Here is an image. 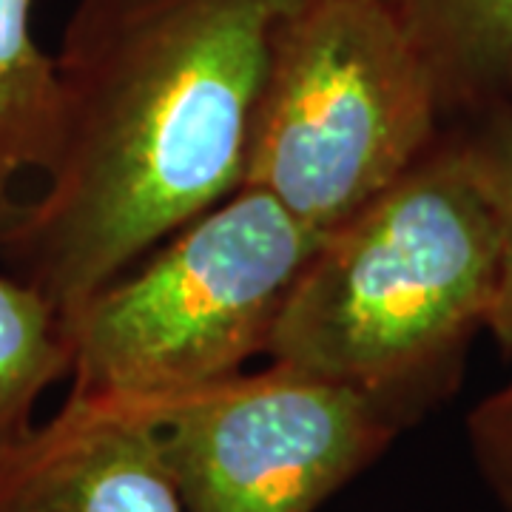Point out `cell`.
Returning <instances> with one entry per match:
<instances>
[{
	"label": "cell",
	"instance_id": "cell-1",
	"mask_svg": "<svg viewBox=\"0 0 512 512\" xmlns=\"http://www.w3.org/2000/svg\"><path fill=\"white\" fill-rule=\"evenodd\" d=\"M296 0H77L60 140L0 237L63 316L245 185L271 37Z\"/></svg>",
	"mask_w": 512,
	"mask_h": 512
},
{
	"label": "cell",
	"instance_id": "cell-2",
	"mask_svg": "<svg viewBox=\"0 0 512 512\" xmlns=\"http://www.w3.org/2000/svg\"><path fill=\"white\" fill-rule=\"evenodd\" d=\"M501 239L461 134L322 237L279 313L268 359L367 396L399 430L461 379L487 330Z\"/></svg>",
	"mask_w": 512,
	"mask_h": 512
},
{
	"label": "cell",
	"instance_id": "cell-3",
	"mask_svg": "<svg viewBox=\"0 0 512 512\" xmlns=\"http://www.w3.org/2000/svg\"><path fill=\"white\" fill-rule=\"evenodd\" d=\"M322 237L242 185L63 316L72 396L148 404L242 373Z\"/></svg>",
	"mask_w": 512,
	"mask_h": 512
},
{
	"label": "cell",
	"instance_id": "cell-4",
	"mask_svg": "<svg viewBox=\"0 0 512 512\" xmlns=\"http://www.w3.org/2000/svg\"><path fill=\"white\" fill-rule=\"evenodd\" d=\"M444 131L433 74L373 0H296L271 37L245 185L325 237Z\"/></svg>",
	"mask_w": 512,
	"mask_h": 512
},
{
	"label": "cell",
	"instance_id": "cell-5",
	"mask_svg": "<svg viewBox=\"0 0 512 512\" xmlns=\"http://www.w3.org/2000/svg\"><path fill=\"white\" fill-rule=\"evenodd\" d=\"M137 407L185 512H316L402 433L362 393L274 362Z\"/></svg>",
	"mask_w": 512,
	"mask_h": 512
},
{
	"label": "cell",
	"instance_id": "cell-6",
	"mask_svg": "<svg viewBox=\"0 0 512 512\" xmlns=\"http://www.w3.org/2000/svg\"><path fill=\"white\" fill-rule=\"evenodd\" d=\"M0 512H185L137 404L66 396L0 458Z\"/></svg>",
	"mask_w": 512,
	"mask_h": 512
},
{
	"label": "cell",
	"instance_id": "cell-7",
	"mask_svg": "<svg viewBox=\"0 0 512 512\" xmlns=\"http://www.w3.org/2000/svg\"><path fill=\"white\" fill-rule=\"evenodd\" d=\"M430 69L447 126L512 103V0H373Z\"/></svg>",
	"mask_w": 512,
	"mask_h": 512
},
{
	"label": "cell",
	"instance_id": "cell-8",
	"mask_svg": "<svg viewBox=\"0 0 512 512\" xmlns=\"http://www.w3.org/2000/svg\"><path fill=\"white\" fill-rule=\"evenodd\" d=\"M35 0H0V237L18 220L23 174H46L60 140V77L55 57L32 32Z\"/></svg>",
	"mask_w": 512,
	"mask_h": 512
},
{
	"label": "cell",
	"instance_id": "cell-9",
	"mask_svg": "<svg viewBox=\"0 0 512 512\" xmlns=\"http://www.w3.org/2000/svg\"><path fill=\"white\" fill-rule=\"evenodd\" d=\"M72 373L60 313L20 279L0 274V458L35 430L40 396Z\"/></svg>",
	"mask_w": 512,
	"mask_h": 512
},
{
	"label": "cell",
	"instance_id": "cell-10",
	"mask_svg": "<svg viewBox=\"0 0 512 512\" xmlns=\"http://www.w3.org/2000/svg\"><path fill=\"white\" fill-rule=\"evenodd\" d=\"M476 168L478 183L493 205L501 239L498 288L487 330L512 353V103L453 123Z\"/></svg>",
	"mask_w": 512,
	"mask_h": 512
},
{
	"label": "cell",
	"instance_id": "cell-11",
	"mask_svg": "<svg viewBox=\"0 0 512 512\" xmlns=\"http://www.w3.org/2000/svg\"><path fill=\"white\" fill-rule=\"evenodd\" d=\"M467 433L481 476L512 512V382L490 393L470 413Z\"/></svg>",
	"mask_w": 512,
	"mask_h": 512
}]
</instances>
